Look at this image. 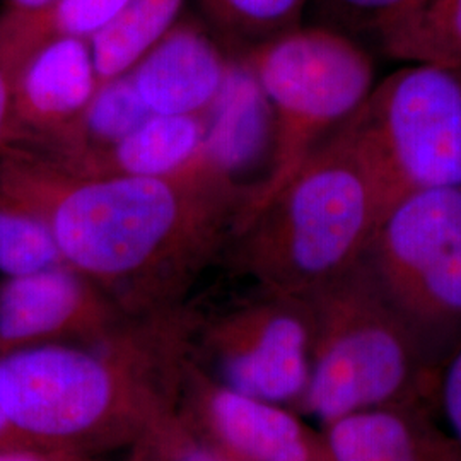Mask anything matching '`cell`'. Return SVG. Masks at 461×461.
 Masks as SVG:
<instances>
[{"label":"cell","mask_w":461,"mask_h":461,"mask_svg":"<svg viewBox=\"0 0 461 461\" xmlns=\"http://www.w3.org/2000/svg\"><path fill=\"white\" fill-rule=\"evenodd\" d=\"M203 24L232 59L296 30L306 0H195Z\"/></svg>","instance_id":"obj_16"},{"label":"cell","mask_w":461,"mask_h":461,"mask_svg":"<svg viewBox=\"0 0 461 461\" xmlns=\"http://www.w3.org/2000/svg\"><path fill=\"white\" fill-rule=\"evenodd\" d=\"M0 194L41 215L66 264L120 313L142 316L186 303L198 277L228 251L253 185L202 150L167 176H79L4 149Z\"/></svg>","instance_id":"obj_1"},{"label":"cell","mask_w":461,"mask_h":461,"mask_svg":"<svg viewBox=\"0 0 461 461\" xmlns=\"http://www.w3.org/2000/svg\"><path fill=\"white\" fill-rule=\"evenodd\" d=\"M361 262L441 369L461 347V186L400 200L383 215Z\"/></svg>","instance_id":"obj_7"},{"label":"cell","mask_w":461,"mask_h":461,"mask_svg":"<svg viewBox=\"0 0 461 461\" xmlns=\"http://www.w3.org/2000/svg\"><path fill=\"white\" fill-rule=\"evenodd\" d=\"M378 186L384 214L409 195L461 186V68L409 64L375 84L337 131Z\"/></svg>","instance_id":"obj_6"},{"label":"cell","mask_w":461,"mask_h":461,"mask_svg":"<svg viewBox=\"0 0 461 461\" xmlns=\"http://www.w3.org/2000/svg\"><path fill=\"white\" fill-rule=\"evenodd\" d=\"M313 314L312 375L299 413L321 428L390 405L434 407L439 369L363 262L306 296Z\"/></svg>","instance_id":"obj_4"},{"label":"cell","mask_w":461,"mask_h":461,"mask_svg":"<svg viewBox=\"0 0 461 461\" xmlns=\"http://www.w3.org/2000/svg\"><path fill=\"white\" fill-rule=\"evenodd\" d=\"M426 0H321L330 28L371 34L379 45L398 32Z\"/></svg>","instance_id":"obj_21"},{"label":"cell","mask_w":461,"mask_h":461,"mask_svg":"<svg viewBox=\"0 0 461 461\" xmlns=\"http://www.w3.org/2000/svg\"><path fill=\"white\" fill-rule=\"evenodd\" d=\"M202 314L190 304L127 316L89 342L0 356V403L34 445L89 456L131 447L178 407Z\"/></svg>","instance_id":"obj_2"},{"label":"cell","mask_w":461,"mask_h":461,"mask_svg":"<svg viewBox=\"0 0 461 461\" xmlns=\"http://www.w3.org/2000/svg\"><path fill=\"white\" fill-rule=\"evenodd\" d=\"M331 461H461V449L424 403L352 413L321 428Z\"/></svg>","instance_id":"obj_13"},{"label":"cell","mask_w":461,"mask_h":461,"mask_svg":"<svg viewBox=\"0 0 461 461\" xmlns=\"http://www.w3.org/2000/svg\"><path fill=\"white\" fill-rule=\"evenodd\" d=\"M383 215L373 176L335 132L243 219L226 253L258 289L306 297L363 260Z\"/></svg>","instance_id":"obj_3"},{"label":"cell","mask_w":461,"mask_h":461,"mask_svg":"<svg viewBox=\"0 0 461 461\" xmlns=\"http://www.w3.org/2000/svg\"><path fill=\"white\" fill-rule=\"evenodd\" d=\"M434 412L441 417V424L461 449V347L453 352L439 369Z\"/></svg>","instance_id":"obj_22"},{"label":"cell","mask_w":461,"mask_h":461,"mask_svg":"<svg viewBox=\"0 0 461 461\" xmlns=\"http://www.w3.org/2000/svg\"><path fill=\"white\" fill-rule=\"evenodd\" d=\"M186 419L228 461H331L321 430L301 413L217 383L194 359L178 403Z\"/></svg>","instance_id":"obj_9"},{"label":"cell","mask_w":461,"mask_h":461,"mask_svg":"<svg viewBox=\"0 0 461 461\" xmlns=\"http://www.w3.org/2000/svg\"><path fill=\"white\" fill-rule=\"evenodd\" d=\"M13 445H34V443L28 441L26 438H23L19 434V430L13 426L11 419L7 417V413H5L2 403H0V447Z\"/></svg>","instance_id":"obj_25"},{"label":"cell","mask_w":461,"mask_h":461,"mask_svg":"<svg viewBox=\"0 0 461 461\" xmlns=\"http://www.w3.org/2000/svg\"><path fill=\"white\" fill-rule=\"evenodd\" d=\"M183 5L185 0H129L89 41L99 86L127 76L182 19Z\"/></svg>","instance_id":"obj_15"},{"label":"cell","mask_w":461,"mask_h":461,"mask_svg":"<svg viewBox=\"0 0 461 461\" xmlns=\"http://www.w3.org/2000/svg\"><path fill=\"white\" fill-rule=\"evenodd\" d=\"M313 354V314L306 297L257 287L255 296L200 318L192 359L230 390L299 412Z\"/></svg>","instance_id":"obj_8"},{"label":"cell","mask_w":461,"mask_h":461,"mask_svg":"<svg viewBox=\"0 0 461 461\" xmlns=\"http://www.w3.org/2000/svg\"><path fill=\"white\" fill-rule=\"evenodd\" d=\"M379 47L402 62L461 68V0H426Z\"/></svg>","instance_id":"obj_18"},{"label":"cell","mask_w":461,"mask_h":461,"mask_svg":"<svg viewBox=\"0 0 461 461\" xmlns=\"http://www.w3.org/2000/svg\"><path fill=\"white\" fill-rule=\"evenodd\" d=\"M207 132V115H150L113 148L53 166L79 176H167L197 159Z\"/></svg>","instance_id":"obj_14"},{"label":"cell","mask_w":461,"mask_h":461,"mask_svg":"<svg viewBox=\"0 0 461 461\" xmlns=\"http://www.w3.org/2000/svg\"><path fill=\"white\" fill-rule=\"evenodd\" d=\"M55 0H7V11L14 13H40L50 7Z\"/></svg>","instance_id":"obj_26"},{"label":"cell","mask_w":461,"mask_h":461,"mask_svg":"<svg viewBox=\"0 0 461 461\" xmlns=\"http://www.w3.org/2000/svg\"><path fill=\"white\" fill-rule=\"evenodd\" d=\"M127 461H228L175 407L159 415L129 447Z\"/></svg>","instance_id":"obj_20"},{"label":"cell","mask_w":461,"mask_h":461,"mask_svg":"<svg viewBox=\"0 0 461 461\" xmlns=\"http://www.w3.org/2000/svg\"><path fill=\"white\" fill-rule=\"evenodd\" d=\"M98 86L87 40L62 36L41 45L14 77V123L5 148H33L64 135L83 115Z\"/></svg>","instance_id":"obj_11"},{"label":"cell","mask_w":461,"mask_h":461,"mask_svg":"<svg viewBox=\"0 0 461 461\" xmlns=\"http://www.w3.org/2000/svg\"><path fill=\"white\" fill-rule=\"evenodd\" d=\"M129 0H55L40 13L5 11V23L17 49L26 57L53 38L91 41L101 33Z\"/></svg>","instance_id":"obj_17"},{"label":"cell","mask_w":461,"mask_h":461,"mask_svg":"<svg viewBox=\"0 0 461 461\" xmlns=\"http://www.w3.org/2000/svg\"><path fill=\"white\" fill-rule=\"evenodd\" d=\"M127 316L70 265L0 284V356L47 344L89 342Z\"/></svg>","instance_id":"obj_10"},{"label":"cell","mask_w":461,"mask_h":461,"mask_svg":"<svg viewBox=\"0 0 461 461\" xmlns=\"http://www.w3.org/2000/svg\"><path fill=\"white\" fill-rule=\"evenodd\" d=\"M232 64L203 23L180 19L129 74L152 115H209Z\"/></svg>","instance_id":"obj_12"},{"label":"cell","mask_w":461,"mask_h":461,"mask_svg":"<svg viewBox=\"0 0 461 461\" xmlns=\"http://www.w3.org/2000/svg\"><path fill=\"white\" fill-rule=\"evenodd\" d=\"M0 461H89V456L38 445L0 447Z\"/></svg>","instance_id":"obj_23"},{"label":"cell","mask_w":461,"mask_h":461,"mask_svg":"<svg viewBox=\"0 0 461 461\" xmlns=\"http://www.w3.org/2000/svg\"><path fill=\"white\" fill-rule=\"evenodd\" d=\"M66 265L49 222L0 194V274L5 279Z\"/></svg>","instance_id":"obj_19"},{"label":"cell","mask_w":461,"mask_h":461,"mask_svg":"<svg viewBox=\"0 0 461 461\" xmlns=\"http://www.w3.org/2000/svg\"><path fill=\"white\" fill-rule=\"evenodd\" d=\"M13 98H14V72L0 59V149L5 148L13 137Z\"/></svg>","instance_id":"obj_24"},{"label":"cell","mask_w":461,"mask_h":461,"mask_svg":"<svg viewBox=\"0 0 461 461\" xmlns=\"http://www.w3.org/2000/svg\"><path fill=\"white\" fill-rule=\"evenodd\" d=\"M232 60L251 72L272 122L270 167L241 224L359 110L375 87V64L350 34L327 24L299 26Z\"/></svg>","instance_id":"obj_5"}]
</instances>
